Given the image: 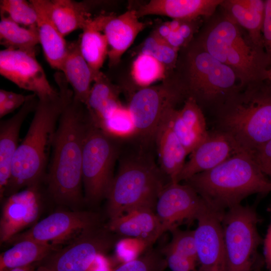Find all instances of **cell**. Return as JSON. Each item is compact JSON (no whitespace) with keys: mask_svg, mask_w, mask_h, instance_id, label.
I'll list each match as a JSON object with an SVG mask.
<instances>
[{"mask_svg":"<svg viewBox=\"0 0 271 271\" xmlns=\"http://www.w3.org/2000/svg\"><path fill=\"white\" fill-rule=\"evenodd\" d=\"M85 105L74 99L62 113L54 136L44 180L50 198L58 205L79 210L82 195L83 146L89 118Z\"/></svg>","mask_w":271,"mask_h":271,"instance_id":"obj_1","label":"cell"},{"mask_svg":"<svg viewBox=\"0 0 271 271\" xmlns=\"http://www.w3.org/2000/svg\"><path fill=\"white\" fill-rule=\"evenodd\" d=\"M54 79L58 93L54 97L38 99L27 132L15 154L4 197L40 184L45 178L60 117L73 97V90L62 72H56Z\"/></svg>","mask_w":271,"mask_h":271,"instance_id":"obj_2","label":"cell"},{"mask_svg":"<svg viewBox=\"0 0 271 271\" xmlns=\"http://www.w3.org/2000/svg\"><path fill=\"white\" fill-rule=\"evenodd\" d=\"M206 205L223 214L246 197L271 192V182L253 154L241 151L216 167L186 181Z\"/></svg>","mask_w":271,"mask_h":271,"instance_id":"obj_3","label":"cell"},{"mask_svg":"<svg viewBox=\"0 0 271 271\" xmlns=\"http://www.w3.org/2000/svg\"><path fill=\"white\" fill-rule=\"evenodd\" d=\"M218 128L252 154L271 139V85H242L214 111Z\"/></svg>","mask_w":271,"mask_h":271,"instance_id":"obj_4","label":"cell"},{"mask_svg":"<svg viewBox=\"0 0 271 271\" xmlns=\"http://www.w3.org/2000/svg\"><path fill=\"white\" fill-rule=\"evenodd\" d=\"M223 10L210 18L196 40L212 56L231 68L243 84L263 80L269 67L263 48L256 46L247 34Z\"/></svg>","mask_w":271,"mask_h":271,"instance_id":"obj_5","label":"cell"},{"mask_svg":"<svg viewBox=\"0 0 271 271\" xmlns=\"http://www.w3.org/2000/svg\"><path fill=\"white\" fill-rule=\"evenodd\" d=\"M178 82L187 97L215 111L244 85L230 67L208 53L195 40L187 46Z\"/></svg>","mask_w":271,"mask_h":271,"instance_id":"obj_6","label":"cell"},{"mask_svg":"<svg viewBox=\"0 0 271 271\" xmlns=\"http://www.w3.org/2000/svg\"><path fill=\"white\" fill-rule=\"evenodd\" d=\"M163 174L154 163L143 158L122 161L106 198L109 220L136 208L155 211L158 197L166 184Z\"/></svg>","mask_w":271,"mask_h":271,"instance_id":"obj_7","label":"cell"},{"mask_svg":"<svg viewBox=\"0 0 271 271\" xmlns=\"http://www.w3.org/2000/svg\"><path fill=\"white\" fill-rule=\"evenodd\" d=\"M118 153L116 139L95 126L89 118L82 167L85 202L95 205L106 198L114 177Z\"/></svg>","mask_w":271,"mask_h":271,"instance_id":"obj_8","label":"cell"},{"mask_svg":"<svg viewBox=\"0 0 271 271\" xmlns=\"http://www.w3.org/2000/svg\"><path fill=\"white\" fill-rule=\"evenodd\" d=\"M260 221L252 206H235L221 216L226 271H251L262 243L257 225Z\"/></svg>","mask_w":271,"mask_h":271,"instance_id":"obj_9","label":"cell"},{"mask_svg":"<svg viewBox=\"0 0 271 271\" xmlns=\"http://www.w3.org/2000/svg\"><path fill=\"white\" fill-rule=\"evenodd\" d=\"M120 238L106 226H100L56 249L39 265L49 271H90L98 257L108 252Z\"/></svg>","mask_w":271,"mask_h":271,"instance_id":"obj_10","label":"cell"},{"mask_svg":"<svg viewBox=\"0 0 271 271\" xmlns=\"http://www.w3.org/2000/svg\"><path fill=\"white\" fill-rule=\"evenodd\" d=\"M184 97L187 98L186 93L177 80L140 88L132 94L127 106L136 135L147 141L154 139L163 118Z\"/></svg>","mask_w":271,"mask_h":271,"instance_id":"obj_11","label":"cell"},{"mask_svg":"<svg viewBox=\"0 0 271 271\" xmlns=\"http://www.w3.org/2000/svg\"><path fill=\"white\" fill-rule=\"evenodd\" d=\"M100 226V216L97 213L80 210L57 211L38 221L8 243L31 239L60 248L86 232Z\"/></svg>","mask_w":271,"mask_h":271,"instance_id":"obj_12","label":"cell"},{"mask_svg":"<svg viewBox=\"0 0 271 271\" xmlns=\"http://www.w3.org/2000/svg\"><path fill=\"white\" fill-rule=\"evenodd\" d=\"M205 203L188 184L168 182L161 192L155 212L165 232L197 218Z\"/></svg>","mask_w":271,"mask_h":271,"instance_id":"obj_13","label":"cell"},{"mask_svg":"<svg viewBox=\"0 0 271 271\" xmlns=\"http://www.w3.org/2000/svg\"><path fill=\"white\" fill-rule=\"evenodd\" d=\"M42 209L40 184L27 187L7 197L2 208L0 243H8L35 224Z\"/></svg>","mask_w":271,"mask_h":271,"instance_id":"obj_14","label":"cell"},{"mask_svg":"<svg viewBox=\"0 0 271 271\" xmlns=\"http://www.w3.org/2000/svg\"><path fill=\"white\" fill-rule=\"evenodd\" d=\"M0 73L19 87L33 92L38 99L58 93L49 83L36 56L27 53L10 49L1 50Z\"/></svg>","mask_w":271,"mask_h":271,"instance_id":"obj_15","label":"cell"},{"mask_svg":"<svg viewBox=\"0 0 271 271\" xmlns=\"http://www.w3.org/2000/svg\"><path fill=\"white\" fill-rule=\"evenodd\" d=\"M222 215L205 204L197 218L194 231L200 271H226Z\"/></svg>","mask_w":271,"mask_h":271,"instance_id":"obj_16","label":"cell"},{"mask_svg":"<svg viewBox=\"0 0 271 271\" xmlns=\"http://www.w3.org/2000/svg\"><path fill=\"white\" fill-rule=\"evenodd\" d=\"M241 151H245L226 133L219 130L209 132L207 138L190 153L177 182L211 170Z\"/></svg>","mask_w":271,"mask_h":271,"instance_id":"obj_17","label":"cell"},{"mask_svg":"<svg viewBox=\"0 0 271 271\" xmlns=\"http://www.w3.org/2000/svg\"><path fill=\"white\" fill-rule=\"evenodd\" d=\"M32 94L11 117L0 123V198H4L9 182L12 162L19 146L20 129L23 122L30 113L35 110L38 99Z\"/></svg>","mask_w":271,"mask_h":271,"instance_id":"obj_18","label":"cell"},{"mask_svg":"<svg viewBox=\"0 0 271 271\" xmlns=\"http://www.w3.org/2000/svg\"><path fill=\"white\" fill-rule=\"evenodd\" d=\"M106 226L120 237L142 240L148 247L165 232L155 211L147 208L131 210L109 220Z\"/></svg>","mask_w":271,"mask_h":271,"instance_id":"obj_19","label":"cell"},{"mask_svg":"<svg viewBox=\"0 0 271 271\" xmlns=\"http://www.w3.org/2000/svg\"><path fill=\"white\" fill-rule=\"evenodd\" d=\"M146 27L139 20L137 10H129L118 16H109L102 30L108 45L110 67L119 62L122 56Z\"/></svg>","mask_w":271,"mask_h":271,"instance_id":"obj_20","label":"cell"},{"mask_svg":"<svg viewBox=\"0 0 271 271\" xmlns=\"http://www.w3.org/2000/svg\"><path fill=\"white\" fill-rule=\"evenodd\" d=\"M170 120L174 132L188 154L209 134L203 110L191 97L186 98L181 109L171 111Z\"/></svg>","mask_w":271,"mask_h":271,"instance_id":"obj_21","label":"cell"},{"mask_svg":"<svg viewBox=\"0 0 271 271\" xmlns=\"http://www.w3.org/2000/svg\"><path fill=\"white\" fill-rule=\"evenodd\" d=\"M223 0H151L137 10L138 17L148 15L168 17L173 20L193 21L209 18Z\"/></svg>","mask_w":271,"mask_h":271,"instance_id":"obj_22","label":"cell"},{"mask_svg":"<svg viewBox=\"0 0 271 271\" xmlns=\"http://www.w3.org/2000/svg\"><path fill=\"white\" fill-rule=\"evenodd\" d=\"M37 15L40 44L50 66L61 71L68 43L54 23L51 13V1L30 0Z\"/></svg>","mask_w":271,"mask_h":271,"instance_id":"obj_23","label":"cell"},{"mask_svg":"<svg viewBox=\"0 0 271 271\" xmlns=\"http://www.w3.org/2000/svg\"><path fill=\"white\" fill-rule=\"evenodd\" d=\"M173 109L159 124L154 139L161 171L169 178L170 182H177L188 154L172 129L170 115Z\"/></svg>","mask_w":271,"mask_h":271,"instance_id":"obj_24","label":"cell"},{"mask_svg":"<svg viewBox=\"0 0 271 271\" xmlns=\"http://www.w3.org/2000/svg\"><path fill=\"white\" fill-rule=\"evenodd\" d=\"M220 7L246 31L256 46L264 49L262 27L265 1L223 0Z\"/></svg>","mask_w":271,"mask_h":271,"instance_id":"obj_25","label":"cell"},{"mask_svg":"<svg viewBox=\"0 0 271 271\" xmlns=\"http://www.w3.org/2000/svg\"><path fill=\"white\" fill-rule=\"evenodd\" d=\"M61 71L72 87L74 99L86 105L95 77L81 55L78 41L68 43Z\"/></svg>","mask_w":271,"mask_h":271,"instance_id":"obj_26","label":"cell"},{"mask_svg":"<svg viewBox=\"0 0 271 271\" xmlns=\"http://www.w3.org/2000/svg\"><path fill=\"white\" fill-rule=\"evenodd\" d=\"M106 20L104 15L93 18L83 29L78 40L81 55L91 69L95 78L101 72L100 69L108 57L107 41L101 32Z\"/></svg>","mask_w":271,"mask_h":271,"instance_id":"obj_27","label":"cell"},{"mask_svg":"<svg viewBox=\"0 0 271 271\" xmlns=\"http://www.w3.org/2000/svg\"><path fill=\"white\" fill-rule=\"evenodd\" d=\"M119 89L102 73L94 79L85 105L88 115L95 125L108 117L122 104Z\"/></svg>","mask_w":271,"mask_h":271,"instance_id":"obj_28","label":"cell"},{"mask_svg":"<svg viewBox=\"0 0 271 271\" xmlns=\"http://www.w3.org/2000/svg\"><path fill=\"white\" fill-rule=\"evenodd\" d=\"M13 246L1 253L0 271L38 263L57 249L48 243L31 239H22L12 243Z\"/></svg>","mask_w":271,"mask_h":271,"instance_id":"obj_29","label":"cell"},{"mask_svg":"<svg viewBox=\"0 0 271 271\" xmlns=\"http://www.w3.org/2000/svg\"><path fill=\"white\" fill-rule=\"evenodd\" d=\"M90 2L71 0L51 1V13L54 23L64 36L83 29L92 20Z\"/></svg>","mask_w":271,"mask_h":271,"instance_id":"obj_30","label":"cell"},{"mask_svg":"<svg viewBox=\"0 0 271 271\" xmlns=\"http://www.w3.org/2000/svg\"><path fill=\"white\" fill-rule=\"evenodd\" d=\"M0 43L6 49L20 50L36 56V48L40 44L37 27H23L1 16Z\"/></svg>","mask_w":271,"mask_h":271,"instance_id":"obj_31","label":"cell"},{"mask_svg":"<svg viewBox=\"0 0 271 271\" xmlns=\"http://www.w3.org/2000/svg\"><path fill=\"white\" fill-rule=\"evenodd\" d=\"M167 70L152 56L141 52L133 62L131 75L140 88H145L165 78Z\"/></svg>","mask_w":271,"mask_h":271,"instance_id":"obj_32","label":"cell"},{"mask_svg":"<svg viewBox=\"0 0 271 271\" xmlns=\"http://www.w3.org/2000/svg\"><path fill=\"white\" fill-rule=\"evenodd\" d=\"M96 126L116 139L126 138L136 134L130 112L127 106L123 105Z\"/></svg>","mask_w":271,"mask_h":271,"instance_id":"obj_33","label":"cell"},{"mask_svg":"<svg viewBox=\"0 0 271 271\" xmlns=\"http://www.w3.org/2000/svg\"><path fill=\"white\" fill-rule=\"evenodd\" d=\"M1 16L6 17L26 27L37 26V15L29 1L1 0Z\"/></svg>","mask_w":271,"mask_h":271,"instance_id":"obj_34","label":"cell"},{"mask_svg":"<svg viewBox=\"0 0 271 271\" xmlns=\"http://www.w3.org/2000/svg\"><path fill=\"white\" fill-rule=\"evenodd\" d=\"M178 51L155 32L144 41L141 53L152 56L170 69L176 66Z\"/></svg>","mask_w":271,"mask_h":271,"instance_id":"obj_35","label":"cell"},{"mask_svg":"<svg viewBox=\"0 0 271 271\" xmlns=\"http://www.w3.org/2000/svg\"><path fill=\"white\" fill-rule=\"evenodd\" d=\"M167 266L161 250L149 249L145 253L124 262L112 271H163Z\"/></svg>","mask_w":271,"mask_h":271,"instance_id":"obj_36","label":"cell"},{"mask_svg":"<svg viewBox=\"0 0 271 271\" xmlns=\"http://www.w3.org/2000/svg\"><path fill=\"white\" fill-rule=\"evenodd\" d=\"M170 231L172 233V238L165 246L198 263L194 231L183 230L176 227Z\"/></svg>","mask_w":271,"mask_h":271,"instance_id":"obj_37","label":"cell"},{"mask_svg":"<svg viewBox=\"0 0 271 271\" xmlns=\"http://www.w3.org/2000/svg\"><path fill=\"white\" fill-rule=\"evenodd\" d=\"M168 266L172 271H200L198 263L165 246L161 249Z\"/></svg>","mask_w":271,"mask_h":271,"instance_id":"obj_38","label":"cell"},{"mask_svg":"<svg viewBox=\"0 0 271 271\" xmlns=\"http://www.w3.org/2000/svg\"><path fill=\"white\" fill-rule=\"evenodd\" d=\"M3 89L0 90V117L2 118L20 106L30 97Z\"/></svg>","mask_w":271,"mask_h":271,"instance_id":"obj_39","label":"cell"},{"mask_svg":"<svg viewBox=\"0 0 271 271\" xmlns=\"http://www.w3.org/2000/svg\"><path fill=\"white\" fill-rule=\"evenodd\" d=\"M262 40L264 49L270 67L271 66V0L265 1Z\"/></svg>","mask_w":271,"mask_h":271,"instance_id":"obj_40","label":"cell"},{"mask_svg":"<svg viewBox=\"0 0 271 271\" xmlns=\"http://www.w3.org/2000/svg\"><path fill=\"white\" fill-rule=\"evenodd\" d=\"M253 155L260 168L271 167V139L258 149Z\"/></svg>","mask_w":271,"mask_h":271,"instance_id":"obj_41","label":"cell"},{"mask_svg":"<svg viewBox=\"0 0 271 271\" xmlns=\"http://www.w3.org/2000/svg\"><path fill=\"white\" fill-rule=\"evenodd\" d=\"M267 210L270 214V222L263 240V255L266 268L267 271H271V205Z\"/></svg>","mask_w":271,"mask_h":271,"instance_id":"obj_42","label":"cell"},{"mask_svg":"<svg viewBox=\"0 0 271 271\" xmlns=\"http://www.w3.org/2000/svg\"><path fill=\"white\" fill-rule=\"evenodd\" d=\"M165 41L171 46L178 50L181 47L186 46V45H188L185 40L182 37L178 31L177 32H171Z\"/></svg>","mask_w":271,"mask_h":271,"instance_id":"obj_43","label":"cell"},{"mask_svg":"<svg viewBox=\"0 0 271 271\" xmlns=\"http://www.w3.org/2000/svg\"><path fill=\"white\" fill-rule=\"evenodd\" d=\"M193 21H182L178 30L179 33L185 40L188 44L189 43V41L194 33V28L191 24Z\"/></svg>","mask_w":271,"mask_h":271,"instance_id":"obj_44","label":"cell"},{"mask_svg":"<svg viewBox=\"0 0 271 271\" xmlns=\"http://www.w3.org/2000/svg\"><path fill=\"white\" fill-rule=\"evenodd\" d=\"M171 31L167 23L160 25L155 31L156 34L164 40H166Z\"/></svg>","mask_w":271,"mask_h":271,"instance_id":"obj_45","label":"cell"},{"mask_svg":"<svg viewBox=\"0 0 271 271\" xmlns=\"http://www.w3.org/2000/svg\"><path fill=\"white\" fill-rule=\"evenodd\" d=\"M39 262L25 266L13 268L9 271H36Z\"/></svg>","mask_w":271,"mask_h":271,"instance_id":"obj_46","label":"cell"},{"mask_svg":"<svg viewBox=\"0 0 271 271\" xmlns=\"http://www.w3.org/2000/svg\"><path fill=\"white\" fill-rule=\"evenodd\" d=\"M263 80H266L271 85V66L267 68L264 71Z\"/></svg>","mask_w":271,"mask_h":271,"instance_id":"obj_47","label":"cell"},{"mask_svg":"<svg viewBox=\"0 0 271 271\" xmlns=\"http://www.w3.org/2000/svg\"><path fill=\"white\" fill-rule=\"evenodd\" d=\"M262 171L268 177L271 182V167L260 168Z\"/></svg>","mask_w":271,"mask_h":271,"instance_id":"obj_48","label":"cell"},{"mask_svg":"<svg viewBox=\"0 0 271 271\" xmlns=\"http://www.w3.org/2000/svg\"><path fill=\"white\" fill-rule=\"evenodd\" d=\"M36 271H49V270H48L47 268H46L45 267L41 266V265H38V266L36 269Z\"/></svg>","mask_w":271,"mask_h":271,"instance_id":"obj_49","label":"cell"}]
</instances>
